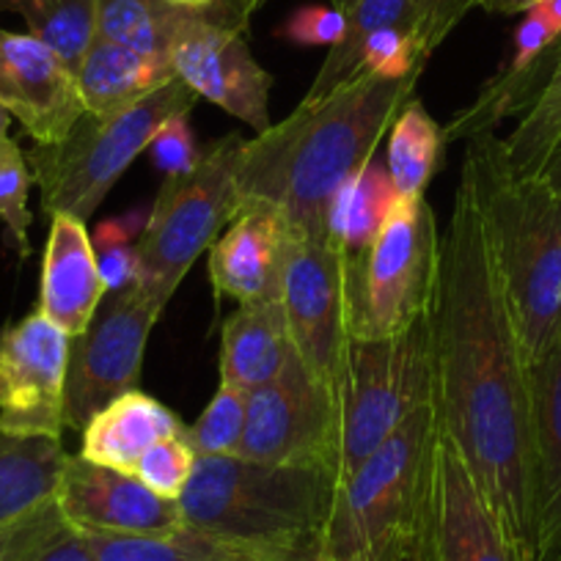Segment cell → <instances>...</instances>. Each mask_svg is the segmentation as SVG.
<instances>
[{
    "instance_id": "obj_1",
    "label": "cell",
    "mask_w": 561,
    "mask_h": 561,
    "mask_svg": "<svg viewBox=\"0 0 561 561\" xmlns=\"http://www.w3.org/2000/svg\"><path fill=\"white\" fill-rule=\"evenodd\" d=\"M433 350L440 433L460 451L517 561H534L531 369L462 180L440 245Z\"/></svg>"
},
{
    "instance_id": "obj_2",
    "label": "cell",
    "mask_w": 561,
    "mask_h": 561,
    "mask_svg": "<svg viewBox=\"0 0 561 561\" xmlns=\"http://www.w3.org/2000/svg\"><path fill=\"white\" fill-rule=\"evenodd\" d=\"M419 78L360 72L322 100L300 105L267 133L245 140L237 171L242 207H270L293 237L331 231L339 193L371 163Z\"/></svg>"
},
{
    "instance_id": "obj_3",
    "label": "cell",
    "mask_w": 561,
    "mask_h": 561,
    "mask_svg": "<svg viewBox=\"0 0 561 561\" xmlns=\"http://www.w3.org/2000/svg\"><path fill=\"white\" fill-rule=\"evenodd\" d=\"M528 369L561 342V191L512 171L504 138L479 133L462 158Z\"/></svg>"
},
{
    "instance_id": "obj_4",
    "label": "cell",
    "mask_w": 561,
    "mask_h": 561,
    "mask_svg": "<svg viewBox=\"0 0 561 561\" xmlns=\"http://www.w3.org/2000/svg\"><path fill=\"white\" fill-rule=\"evenodd\" d=\"M438 433L433 399L336 484L325 526L328 561H410L427 548Z\"/></svg>"
},
{
    "instance_id": "obj_5",
    "label": "cell",
    "mask_w": 561,
    "mask_h": 561,
    "mask_svg": "<svg viewBox=\"0 0 561 561\" xmlns=\"http://www.w3.org/2000/svg\"><path fill=\"white\" fill-rule=\"evenodd\" d=\"M336 479L328 468L198 457L180 499L187 528L242 545L325 537Z\"/></svg>"
},
{
    "instance_id": "obj_6",
    "label": "cell",
    "mask_w": 561,
    "mask_h": 561,
    "mask_svg": "<svg viewBox=\"0 0 561 561\" xmlns=\"http://www.w3.org/2000/svg\"><path fill=\"white\" fill-rule=\"evenodd\" d=\"M440 245L427 198H397L371 245L344 253L350 339L382 342L433 317Z\"/></svg>"
},
{
    "instance_id": "obj_7",
    "label": "cell",
    "mask_w": 561,
    "mask_h": 561,
    "mask_svg": "<svg viewBox=\"0 0 561 561\" xmlns=\"http://www.w3.org/2000/svg\"><path fill=\"white\" fill-rule=\"evenodd\" d=\"M331 393L336 404L333 479L339 484L435 399L433 317L382 342L350 339Z\"/></svg>"
},
{
    "instance_id": "obj_8",
    "label": "cell",
    "mask_w": 561,
    "mask_h": 561,
    "mask_svg": "<svg viewBox=\"0 0 561 561\" xmlns=\"http://www.w3.org/2000/svg\"><path fill=\"white\" fill-rule=\"evenodd\" d=\"M198 96L187 83L174 78L113 116H94L85 111L69 135L53 147L34 144L28 158L31 176L39 185L42 213L72 215L89 220L124 171L147 152L158 129L176 113H193Z\"/></svg>"
},
{
    "instance_id": "obj_9",
    "label": "cell",
    "mask_w": 561,
    "mask_h": 561,
    "mask_svg": "<svg viewBox=\"0 0 561 561\" xmlns=\"http://www.w3.org/2000/svg\"><path fill=\"white\" fill-rule=\"evenodd\" d=\"M245 138L226 133L204 149L202 163L187 174H169L147 215L138 242V287L171 304L187 270L215 245L240 213L237 171Z\"/></svg>"
},
{
    "instance_id": "obj_10",
    "label": "cell",
    "mask_w": 561,
    "mask_h": 561,
    "mask_svg": "<svg viewBox=\"0 0 561 561\" xmlns=\"http://www.w3.org/2000/svg\"><path fill=\"white\" fill-rule=\"evenodd\" d=\"M165 300L133 284L107 293L91 325L72 339L64 393V427H83L105 404L140 388L149 336L165 311Z\"/></svg>"
},
{
    "instance_id": "obj_11",
    "label": "cell",
    "mask_w": 561,
    "mask_h": 561,
    "mask_svg": "<svg viewBox=\"0 0 561 561\" xmlns=\"http://www.w3.org/2000/svg\"><path fill=\"white\" fill-rule=\"evenodd\" d=\"M245 25L248 20L231 0H220L213 9H196L171 47V67L198 100H209L262 135L273 127V78L248 50L242 39Z\"/></svg>"
},
{
    "instance_id": "obj_12",
    "label": "cell",
    "mask_w": 561,
    "mask_h": 561,
    "mask_svg": "<svg viewBox=\"0 0 561 561\" xmlns=\"http://www.w3.org/2000/svg\"><path fill=\"white\" fill-rule=\"evenodd\" d=\"M336 404L331 388L295 353L270 382L248 393L245 433L234 457L333 473Z\"/></svg>"
},
{
    "instance_id": "obj_13",
    "label": "cell",
    "mask_w": 561,
    "mask_h": 561,
    "mask_svg": "<svg viewBox=\"0 0 561 561\" xmlns=\"http://www.w3.org/2000/svg\"><path fill=\"white\" fill-rule=\"evenodd\" d=\"M293 237V234H289ZM280 309L295 353L333 391L347 350L344 248L331 231L293 237L280 280Z\"/></svg>"
},
{
    "instance_id": "obj_14",
    "label": "cell",
    "mask_w": 561,
    "mask_h": 561,
    "mask_svg": "<svg viewBox=\"0 0 561 561\" xmlns=\"http://www.w3.org/2000/svg\"><path fill=\"white\" fill-rule=\"evenodd\" d=\"M72 339L39 309L0 325V433L61 438Z\"/></svg>"
},
{
    "instance_id": "obj_15",
    "label": "cell",
    "mask_w": 561,
    "mask_h": 561,
    "mask_svg": "<svg viewBox=\"0 0 561 561\" xmlns=\"http://www.w3.org/2000/svg\"><path fill=\"white\" fill-rule=\"evenodd\" d=\"M56 504L64 520L83 534L174 537L182 531L180 501L160 499L140 479L96 466L80 455L61 466Z\"/></svg>"
},
{
    "instance_id": "obj_16",
    "label": "cell",
    "mask_w": 561,
    "mask_h": 561,
    "mask_svg": "<svg viewBox=\"0 0 561 561\" xmlns=\"http://www.w3.org/2000/svg\"><path fill=\"white\" fill-rule=\"evenodd\" d=\"M0 105L39 147L69 135L85 113L78 75L31 34L0 28Z\"/></svg>"
},
{
    "instance_id": "obj_17",
    "label": "cell",
    "mask_w": 561,
    "mask_h": 561,
    "mask_svg": "<svg viewBox=\"0 0 561 561\" xmlns=\"http://www.w3.org/2000/svg\"><path fill=\"white\" fill-rule=\"evenodd\" d=\"M430 561H517L471 471L444 433L435 440Z\"/></svg>"
},
{
    "instance_id": "obj_18",
    "label": "cell",
    "mask_w": 561,
    "mask_h": 561,
    "mask_svg": "<svg viewBox=\"0 0 561 561\" xmlns=\"http://www.w3.org/2000/svg\"><path fill=\"white\" fill-rule=\"evenodd\" d=\"M289 231L270 207H242L209 248V280L218 298L280 304Z\"/></svg>"
},
{
    "instance_id": "obj_19",
    "label": "cell",
    "mask_w": 561,
    "mask_h": 561,
    "mask_svg": "<svg viewBox=\"0 0 561 561\" xmlns=\"http://www.w3.org/2000/svg\"><path fill=\"white\" fill-rule=\"evenodd\" d=\"M50 220L36 309L69 339H75L91 325L105 300L107 287L83 220L72 215H56Z\"/></svg>"
},
{
    "instance_id": "obj_20",
    "label": "cell",
    "mask_w": 561,
    "mask_h": 561,
    "mask_svg": "<svg viewBox=\"0 0 561 561\" xmlns=\"http://www.w3.org/2000/svg\"><path fill=\"white\" fill-rule=\"evenodd\" d=\"M534 561H561V342L531 366Z\"/></svg>"
},
{
    "instance_id": "obj_21",
    "label": "cell",
    "mask_w": 561,
    "mask_h": 561,
    "mask_svg": "<svg viewBox=\"0 0 561 561\" xmlns=\"http://www.w3.org/2000/svg\"><path fill=\"white\" fill-rule=\"evenodd\" d=\"M180 415L154 397L127 391L100 410L80 433V457L133 477L158 440L185 433Z\"/></svg>"
},
{
    "instance_id": "obj_22",
    "label": "cell",
    "mask_w": 561,
    "mask_h": 561,
    "mask_svg": "<svg viewBox=\"0 0 561 561\" xmlns=\"http://www.w3.org/2000/svg\"><path fill=\"white\" fill-rule=\"evenodd\" d=\"M295 355L287 317L275 300L240 304L220 331V382L251 393Z\"/></svg>"
},
{
    "instance_id": "obj_23",
    "label": "cell",
    "mask_w": 561,
    "mask_h": 561,
    "mask_svg": "<svg viewBox=\"0 0 561 561\" xmlns=\"http://www.w3.org/2000/svg\"><path fill=\"white\" fill-rule=\"evenodd\" d=\"M176 78L169 58L140 56V53L100 39L78 69V85L85 111L94 116H113L138 105Z\"/></svg>"
},
{
    "instance_id": "obj_24",
    "label": "cell",
    "mask_w": 561,
    "mask_h": 561,
    "mask_svg": "<svg viewBox=\"0 0 561 561\" xmlns=\"http://www.w3.org/2000/svg\"><path fill=\"white\" fill-rule=\"evenodd\" d=\"M64 460L61 438L0 433V526L56 499Z\"/></svg>"
},
{
    "instance_id": "obj_25",
    "label": "cell",
    "mask_w": 561,
    "mask_h": 561,
    "mask_svg": "<svg viewBox=\"0 0 561 561\" xmlns=\"http://www.w3.org/2000/svg\"><path fill=\"white\" fill-rule=\"evenodd\" d=\"M196 9L171 0H96V36L140 56L169 58Z\"/></svg>"
},
{
    "instance_id": "obj_26",
    "label": "cell",
    "mask_w": 561,
    "mask_h": 561,
    "mask_svg": "<svg viewBox=\"0 0 561 561\" xmlns=\"http://www.w3.org/2000/svg\"><path fill=\"white\" fill-rule=\"evenodd\" d=\"M444 149V127L413 96L393 118L391 138H388L386 171L397 198H424L430 180L438 174Z\"/></svg>"
},
{
    "instance_id": "obj_27",
    "label": "cell",
    "mask_w": 561,
    "mask_h": 561,
    "mask_svg": "<svg viewBox=\"0 0 561 561\" xmlns=\"http://www.w3.org/2000/svg\"><path fill=\"white\" fill-rule=\"evenodd\" d=\"M0 12L20 14L75 75L96 42V0H0Z\"/></svg>"
},
{
    "instance_id": "obj_28",
    "label": "cell",
    "mask_w": 561,
    "mask_h": 561,
    "mask_svg": "<svg viewBox=\"0 0 561 561\" xmlns=\"http://www.w3.org/2000/svg\"><path fill=\"white\" fill-rule=\"evenodd\" d=\"M344 18L347 23H344L342 39L331 47L304 100H322L339 85L353 80L360 72L364 47L375 31L386 28V25H410L415 31L410 0H355V7Z\"/></svg>"
},
{
    "instance_id": "obj_29",
    "label": "cell",
    "mask_w": 561,
    "mask_h": 561,
    "mask_svg": "<svg viewBox=\"0 0 561 561\" xmlns=\"http://www.w3.org/2000/svg\"><path fill=\"white\" fill-rule=\"evenodd\" d=\"M393 202H397V193H393L391 176L375 160L364 165L360 174L339 193L331 209V234L336 237L347 256L371 245Z\"/></svg>"
},
{
    "instance_id": "obj_30",
    "label": "cell",
    "mask_w": 561,
    "mask_h": 561,
    "mask_svg": "<svg viewBox=\"0 0 561 561\" xmlns=\"http://www.w3.org/2000/svg\"><path fill=\"white\" fill-rule=\"evenodd\" d=\"M561 138V42L553 69L545 80L534 105L515 129L504 138V152L512 171L520 176H539L545 160Z\"/></svg>"
},
{
    "instance_id": "obj_31",
    "label": "cell",
    "mask_w": 561,
    "mask_h": 561,
    "mask_svg": "<svg viewBox=\"0 0 561 561\" xmlns=\"http://www.w3.org/2000/svg\"><path fill=\"white\" fill-rule=\"evenodd\" d=\"M248 393L220 382L213 402L207 404L193 427H187L193 451L198 457H234L245 433Z\"/></svg>"
},
{
    "instance_id": "obj_32",
    "label": "cell",
    "mask_w": 561,
    "mask_h": 561,
    "mask_svg": "<svg viewBox=\"0 0 561 561\" xmlns=\"http://www.w3.org/2000/svg\"><path fill=\"white\" fill-rule=\"evenodd\" d=\"M31 185H34V176H31L28 158L18 140L9 135L0 140V224L7 226L9 240L18 248L20 259L31 256L28 229L34 220L28 209Z\"/></svg>"
},
{
    "instance_id": "obj_33",
    "label": "cell",
    "mask_w": 561,
    "mask_h": 561,
    "mask_svg": "<svg viewBox=\"0 0 561 561\" xmlns=\"http://www.w3.org/2000/svg\"><path fill=\"white\" fill-rule=\"evenodd\" d=\"M196 462L198 455L193 451V444L191 438H187L185 430V433L169 435V438L158 440L147 455L140 457L133 477L140 479V482L147 484L152 493H158L160 499L180 501L187 482H191Z\"/></svg>"
},
{
    "instance_id": "obj_34",
    "label": "cell",
    "mask_w": 561,
    "mask_h": 561,
    "mask_svg": "<svg viewBox=\"0 0 561 561\" xmlns=\"http://www.w3.org/2000/svg\"><path fill=\"white\" fill-rule=\"evenodd\" d=\"M147 224V220H144ZM144 224L138 218H113L96 226L94 253L100 264V275L105 280L107 293H118L124 287H133L140 275L138 248L133 245V237H140Z\"/></svg>"
},
{
    "instance_id": "obj_35",
    "label": "cell",
    "mask_w": 561,
    "mask_h": 561,
    "mask_svg": "<svg viewBox=\"0 0 561 561\" xmlns=\"http://www.w3.org/2000/svg\"><path fill=\"white\" fill-rule=\"evenodd\" d=\"M83 534V531H80ZM96 561H207L187 537L185 526L174 537H118V534H83Z\"/></svg>"
},
{
    "instance_id": "obj_36",
    "label": "cell",
    "mask_w": 561,
    "mask_h": 561,
    "mask_svg": "<svg viewBox=\"0 0 561 561\" xmlns=\"http://www.w3.org/2000/svg\"><path fill=\"white\" fill-rule=\"evenodd\" d=\"M427 61L430 58L424 56L419 36H415L410 25H386V28L375 31L369 42H366L364 58H360V72L391 80L419 78Z\"/></svg>"
},
{
    "instance_id": "obj_37",
    "label": "cell",
    "mask_w": 561,
    "mask_h": 561,
    "mask_svg": "<svg viewBox=\"0 0 561 561\" xmlns=\"http://www.w3.org/2000/svg\"><path fill=\"white\" fill-rule=\"evenodd\" d=\"M185 531L196 542V548L207 556V561H328L325 537L306 539L298 545H242L215 539L187 526Z\"/></svg>"
},
{
    "instance_id": "obj_38",
    "label": "cell",
    "mask_w": 561,
    "mask_h": 561,
    "mask_svg": "<svg viewBox=\"0 0 561 561\" xmlns=\"http://www.w3.org/2000/svg\"><path fill=\"white\" fill-rule=\"evenodd\" d=\"M67 526L56 499L36 506L28 515L0 526V561H28Z\"/></svg>"
},
{
    "instance_id": "obj_39",
    "label": "cell",
    "mask_w": 561,
    "mask_h": 561,
    "mask_svg": "<svg viewBox=\"0 0 561 561\" xmlns=\"http://www.w3.org/2000/svg\"><path fill=\"white\" fill-rule=\"evenodd\" d=\"M477 7L479 0H410L415 36H419V45L424 50V56H433L444 45L446 36Z\"/></svg>"
},
{
    "instance_id": "obj_40",
    "label": "cell",
    "mask_w": 561,
    "mask_h": 561,
    "mask_svg": "<svg viewBox=\"0 0 561 561\" xmlns=\"http://www.w3.org/2000/svg\"><path fill=\"white\" fill-rule=\"evenodd\" d=\"M154 165L169 174H187L196 169L204 158V149L196 147V138L191 133V113H176L171 116L158 135L149 144Z\"/></svg>"
},
{
    "instance_id": "obj_41",
    "label": "cell",
    "mask_w": 561,
    "mask_h": 561,
    "mask_svg": "<svg viewBox=\"0 0 561 561\" xmlns=\"http://www.w3.org/2000/svg\"><path fill=\"white\" fill-rule=\"evenodd\" d=\"M344 12L333 7H304L293 14V18L284 23L280 34L284 39L295 42V45H306V47H333L344 34Z\"/></svg>"
},
{
    "instance_id": "obj_42",
    "label": "cell",
    "mask_w": 561,
    "mask_h": 561,
    "mask_svg": "<svg viewBox=\"0 0 561 561\" xmlns=\"http://www.w3.org/2000/svg\"><path fill=\"white\" fill-rule=\"evenodd\" d=\"M28 561H96V559L89 539H85L78 528H72L67 523V526H64L61 531H58L56 537L39 550V553L31 556Z\"/></svg>"
},
{
    "instance_id": "obj_43",
    "label": "cell",
    "mask_w": 561,
    "mask_h": 561,
    "mask_svg": "<svg viewBox=\"0 0 561 561\" xmlns=\"http://www.w3.org/2000/svg\"><path fill=\"white\" fill-rule=\"evenodd\" d=\"M537 0H479V7L490 14H526Z\"/></svg>"
},
{
    "instance_id": "obj_44",
    "label": "cell",
    "mask_w": 561,
    "mask_h": 561,
    "mask_svg": "<svg viewBox=\"0 0 561 561\" xmlns=\"http://www.w3.org/2000/svg\"><path fill=\"white\" fill-rule=\"evenodd\" d=\"M539 180L548 182L553 191H561V138L553 147V152H550V158L545 160L542 171H539Z\"/></svg>"
},
{
    "instance_id": "obj_45",
    "label": "cell",
    "mask_w": 561,
    "mask_h": 561,
    "mask_svg": "<svg viewBox=\"0 0 561 561\" xmlns=\"http://www.w3.org/2000/svg\"><path fill=\"white\" fill-rule=\"evenodd\" d=\"M534 7L542 9V14L548 18V23L553 25L556 34L561 36V0H537Z\"/></svg>"
},
{
    "instance_id": "obj_46",
    "label": "cell",
    "mask_w": 561,
    "mask_h": 561,
    "mask_svg": "<svg viewBox=\"0 0 561 561\" xmlns=\"http://www.w3.org/2000/svg\"><path fill=\"white\" fill-rule=\"evenodd\" d=\"M231 3H234V7H237V12H240L242 18L248 20V18H251L253 12H256L259 7H262L264 0H231Z\"/></svg>"
},
{
    "instance_id": "obj_47",
    "label": "cell",
    "mask_w": 561,
    "mask_h": 561,
    "mask_svg": "<svg viewBox=\"0 0 561 561\" xmlns=\"http://www.w3.org/2000/svg\"><path fill=\"white\" fill-rule=\"evenodd\" d=\"M176 7H185V9H213L218 7L220 0H171Z\"/></svg>"
},
{
    "instance_id": "obj_48",
    "label": "cell",
    "mask_w": 561,
    "mask_h": 561,
    "mask_svg": "<svg viewBox=\"0 0 561 561\" xmlns=\"http://www.w3.org/2000/svg\"><path fill=\"white\" fill-rule=\"evenodd\" d=\"M9 127H12V116H9L7 107L0 105V140L9 138Z\"/></svg>"
},
{
    "instance_id": "obj_49",
    "label": "cell",
    "mask_w": 561,
    "mask_h": 561,
    "mask_svg": "<svg viewBox=\"0 0 561 561\" xmlns=\"http://www.w3.org/2000/svg\"><path fill=\"white\" fill-rule=\"evenodd\" d=\"M331 7H333V9H339V12L347 14L350 9L355 7V0H331Z\"/></svg>"
},
{
    "instance_id": "obj_50",
    "label": "cell",
    "mask_w": 561,
    "mask_h": 561,
    "mask_svg": "<svg viewBox=\"0 0 561 561\" xmlns=\"http://www.w3.org/2000/svg\"><path fill=\"white\" fill-rule=\"evenodd\" d=\"M410 561H430V553H427V548L421 550V553L415 556V559H410Z\"/></svg>"
},
{
    "instance_id": "obj_51",
    "label": "cell",
    "mask_w": 561,
    "mask_h": 561,
    "mask_svg": "<svg viewBox=\"0 0 561 561\" xmlns=\"http://www.w3.org/2000/svg\"><path fill=\"white\" fill-rule=\"evenodd\" d=\"M350 561H364V559H350Z\"/></svg>"
}]
</instances>
